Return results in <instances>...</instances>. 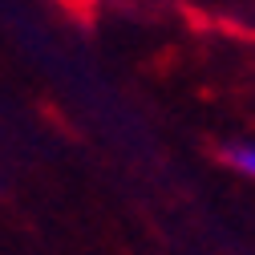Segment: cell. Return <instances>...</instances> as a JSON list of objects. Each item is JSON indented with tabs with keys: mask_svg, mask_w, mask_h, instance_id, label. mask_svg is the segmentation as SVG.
Masks as SVG:
<instances>
[{
	"mask_svg": "<svg viewBox=\"0 0 255 255\" xmlns=\"http://www.w3.org/2000/svg\"><path fill=\"white\" fill-rule=\"evenodd\" d=\"M227 162H231L235 170H243V174L255 178V146H231V150H227Z\"/></svg>",
	"mask_w": 255,
	"mask_h": 255,
	"instance_id": "cell-1",
	"label": "cell"
}]
</instances>
